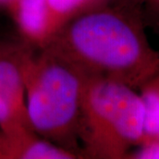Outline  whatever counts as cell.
<instances>
[{
  "label": "cell",
  "instance_id": "obj_8",
  "mask_svg": "<svg viewBox=\"0 0 159 159\" xmlns=\"http://www.w3.org/2000/svg\"><path fill=\"white\" fill-rule=\"evenodd\" d=\"M127 158L159 159V142H150L142 144L135 151H131Z\"/></svg>",
  "mask_w": 159,
  "mask_h": 159
},
{
  "label": "cell",
  "instance_id": "obj_4",
  "mask_svg": "<svg viewBox=\"0 0 159 159\" xmlns=\"http://www.w3.org/2000/svg\"><path fill=\"white\" fill-rule=\"evenodd\" d=\"M28 51L29 48L23 45L0 50V134H3L31 128L26 110L24 80Z\"/></svg>",
  "mask_w": 159,
  "mask_h": 159
},
{
  "label": "cell",
  "instance_id": "obj_7",
  "mask_svg": "<svg viewBox=\"0 0 159 159\" xmlns=\"http://www.w3.org/2000/svg\"><path fill=\"white\" fill-rule=\"evenodd\" d=\"M60 21V26L69 18L94 4V0H48Z\"/></svg>",
  "mask_w": 159,
  "mask_h": 159
},
{
  "label": "cell",
  "instance_id": "obj_1",
  "mask_svg": "<svg viewBox=\"0 0 159 159\" xmlns=\"http://www.w3.org/2000/svg\"><path fill=\"white\" fill-rule=\"evenodd\" d=\"M43 48L87 77L134 89L159 72V51L148 42L142 8L134 0L92 4L63 23Z\"/></svg>",
  "mask_w": 159,
  "mask_h": 159
},
{
  "label": "cell",
  "instance_id": "obj_9",
  "mask_svg": "<svg viewBox=\"0 0 159 159\" xmlns=\"http://www.w3.org/2000/svg\"><path fill=\"white\" fill-rule=\"evenodd\" d=\"M152 88H153L154 96H155V97H156V99L157 100V102H159V73L157 74V75H156V77L154 78L153 82H152ZM155 141L159 142V133ZM155 141H153V142H155Z\"/></svg>",
  "mask_w": 159,
  "mask_h": 159
},
{
  "label": "cell",
  "instance_id": "obj_10",
  "mask_svg": "<svg viewBox=\"0 0 159 159\" xmlns=\"http://www.w3.org/2000/svg\"><path fill=\"white\" fill-rule=\"evenodd\" d=\"M140 6L142 3H147L151 7H154L157 11H159V0H134Z\"/></svg>",
  "mask_w": 159,
  "mask_h": 159
},
{
  "label": "cell",
  "instance_id": "obj_5",
  "mask_svg": "<svg viewBox=\"0 0 159 159\" xmlns=\"http://www.w3.org/2000/svg\"><path fill=\"white\" fill-rule=\"evenodd\" d=\"M7 10L25 41L40 49L60 27L48 0H14Z\"/></svg>",
  "mask_w": 159,
  "mask_h": 159
},
{
  "label": "cell",
  "instance_id": "obj_2",
  "mask_svg": "<svg viewBox=\"0 0 159 159\" xmlns=\"http://www.w3.org/2000/svg\"><path fill=\"white\" fill-rule=\"evenodd\" d=\"M88 77L47 49L24 62L29 123L40 136L78 154L81 102Z\"/></svg>",
  "mask_w": 159,
  "mask_h": 159
},
{
  "label": "cell",
  "instance_id": "obj_12",
  "mask_svg": "<svg viewBox=\"0 0 159 159\" xmlns=\"http://www.w3.org/2000/svg\"><path fill=\"white\" fill-rule=\"evenodd\" d=\"M0 159H3V157H2V154H1V151H0Z\"/></svg>",
  "mask_w": 159,
  "mask_h": 159
},
{
  "label": "cell",
  "instance_id": "obj_11",
  "mask_svg": "<svg viewBox=\"0 0 159 159\" xmlns=\"http://www.w3.org/2000/svg\"><path fill=\"white\" fill-rule=\"evenodd\" d=\"M14 0H0V8L7 9Z\"/></svg>",
  "mask_w": 159,
  "mask_h": 159
},
{
  "label": "cell",
  "instance_id": "obj_6",
  "mask_svg": "<svg viewBox=\"0 0 159 159\" xmlns=\"http://www.w3.org/2000/svg\"><path fill=\"white\" fill-rule=\"evenodd\" d=\"M3 159H75L78 154L63 148L26 128L10 134H0Z\"/></svg>",
  "mask_w": 159,
  "mask_h": 159
},
{
  "label": "cell",
  "instance_id": "obj_3",
  "mask_svg": "<svg viewBox=\"0 0 159 159\" xmlns=\"http://www.w3.org/2000/svg\"><path fill=\"white\" fill-rule=\"evenodd\" d=\"M145 111L140 94L128 86L88 77L80 124L81 157L127 158L145 137Z\"/></svg>",
  "mask_w": 159,
  "mask_h": 159
}]
</instances>
